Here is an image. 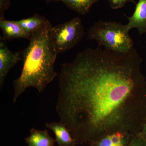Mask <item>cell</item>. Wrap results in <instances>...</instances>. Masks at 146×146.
I'll list each match as a JSON object with an SVG mask.
<instances>
[{
  "mask_svg": "<svg viewBox=\"0 0 146 146\" xmlns=\"http://www.w3.org/2000/svg\"><path fill=\"white\" fill-rule=\"evenodd\" d=\"M140 133L144 138L146 139V117L145 123H144Z\"/></svg>",
  "mask_w": 146,
  "mask_h": 146,
  "instance_id": "2e32d148",
  "label": "cell"
},
{
  "mask_svg": "<svg viewBox=\"0 0 146 146\" xmlns=\"http://www.w3.org/2000/svg\"><path fill=\"white\" fill-rule=\"evenodd\" d=\"M134 48L125 53L87 48L60 68L56 108L76 143L119 131L135 136L146 117V80Z\"/></svg>",
  "mask_w": 146,
  "mask_h": 146,
  "instance_id": "6da1fadb",
  "label": "cell"
},
{
  "mask_svg": "<svg viewBox=\"0 0 146 146\" xmlns=\"http://www.w3.org/2000/svg\"><path fill=\"white\" fill-rule=\"evenodd\" d=\"M50 28L33 32L31 35L29 46L22 50L23 69L13 83L14 103L27 88L34 87L39 93H42L58 76L54 70L58 54L49 37Z\"/></svg>",
  "mask_w": 146,
  "mask_h": 146,
  "instance_id": "7a4b0ae2",
  "label": "cell"
},
{
  "mask_svg": "<svg viewBox=\"0 0 146 146\" xmlns=\"http://www.w3.org/2000/svg\"><path fill=\"white\" fill-rule=\"evenodd\" d=\"M6 40L0 36V89L1 91L7 76L10 70L22 61V50L15 52L11 51Z\"/></svg>",
  "mask_w": 146,
  "mask_h": 146,
  "instance_id": "5b68a950",
  "label": "cell"
},
{
  "mask_svg": "<svg viewBox=\"0 0 146 146\" xmlns=\"http://www.w3.org/2000/svg\"><path fill=\"white\" fill-rule=\"evenodd\" d=\"M48 36L58 54L65 52L78 44L84 35L81 19L75 17L70 21L52 26L48 30Z\"/></svg>",
  "mask_w": 146,
  "mask_h": 146,
  "instance_id": "277c9868",
  "label": "cell"
},
{
  "mask_svg": "<svg viewBox=\"0 0 146 146\" xmlns=\"http://www.w3.org/2000/svg\"><path fill=\"white\" fill-rule=\"evenodd\" d=\"M128 146H146V139L139 133L133 136Z\"/></svg>",
  "mask_w": 146,
  "mask_h": 146,
  "instance_id": "4fadbf2b",
  "label": "cell"
},
{
  "mask_svg": "<svg viewBox=\"0 0 146 146\" xmlns=\"http://www.w3.org/2000/svg\"><path fill=\"white\" fill-rule=\"evenodd\" d=\"M126 25L117 21H98L88 30L87 38L96 41L98 46L118 53L133 48V41Z\"/></svg>",
  "mask_w": 146,
  "mask_h": 146,
  "instance_id": "3957f363",
  "label": "cell"
},
{
  "mask_svg": "<svg viewBox=\"0 0 146 146\" xmlns=\"http://www.w3.org/2000/svg\"><path fill=\"white\" fill-rule=\"evenodd\" d=\"M47 4L53 1H60L67 7L82 15L89 13L92 6L100 0H44Z\"/></svg>",
  "mask_w": 146,
  "mask_h": 146,
  "instance_id": "8fae6325",
  "label": "cell"
},
{
  "mask_svg": "<svg viewBox=\"0 0 146 146\" xmlns=\"http://www.w3.org/2000/svg\"><path fill=\"white\" fill-rule=\"evenodd\" d=\"M46 126L54 133L58 146H75L76 141L65 124L60 121L46 123Z\"/></svg>",
  "mask_w": 146,
  "mask_h": 146,
  "instance_id": "52a82bcc",
  "label": "cell"
},
{
  "mask_svg": "<svg viewBox=\"0 0 146 146\" xmlns=\"http://www.w3.org/2000/svg\"><path fill=\"white\" fill-rule=\"evenodd\" d=\"M0 28L5 40L11 41L13 39H25L29 40L30 38L16 21H8L5 18L0 20Z\"/></svg>",
  "mask_w": 146,
  "mask_h": 146,
  "instance_id": "ba28073f",
  "label": "cell"
},
{
  "mask_svg": "<svg viewBox=\"0 0 146 146\" xmlns=\"http://www.w3.org/2000/svg\"><path fill=\"white\" fill-rule=\"evenodd\" d=\"M28 146H54V141L46 130H40L32 128L25 138Z\"/></svg>",
  "mask_w": 146,
  "mask_h": 146,
  "instance_id": "30bf717a",
  "label": "cell"
},
{
  "mask_svg": "<svg viewBox=\"0 0 146 146\" xmlns=\"http://www.w3.org/2000/svg\"><path fill=\"white\" fill-rule=\"evenodd\" d=\"M16 22L30 36L31 33L36 31L52 26L47 18L37 13L31 17L23 18Z\"/></svg>",
  "mask_w": 146,
  "mask_h": 146,
  "instance_id": "9c48e42d",
  "label": "cell"
},
{
  "mask_svg": "<svg viewBox=\"0 0 146 146\" xmlns=\"http://www.w3.org/2000/svg\"><path fill=\"white\" fill-rule=\"evenodd\" d=\"M11 4V0H0V20L5 19V13Z\"/></svg>",
  "mask_w": 146,
  "mask_h": 146,
  "instance_id": "9a60e30c",
  "label": "cell"
},
{
  "mask_svg": "<svg viewBox=\"0 0 146 146\" xmlns=\"http://www.w3.org/2000/svg\"><path fill=\"white\" fill-rule=\"evenodd\" d=\"M110 6L113 9L122 8L127 3L133 2V0H108Z\"/></svg>",
  "mask_w": 146,
  "mask_h": 146,
  "instance_id": "5bb4252c",
  "label": "cell"
},
{
  "mask_svg": "<svg viewBox=\"0 0 146 146\" xmlns=\"http://www.w3.org/2000/svg\"><path fill=\"white\" fill-rule=\"evenodd\" d=\"M126 17L128 23L126 26L129 31L136 28L140 35L146 33V0H139L132 16Z\"/></svg>",
  "mask_w": 146,
  "mask_h": 146,
  "instance_id": "8992f818",
  "label": "cell"
},
{
  "mask_svg": "<svg viewBox=\"0 0 146 146\" xmlns=\"http://www.w3.org/2000/svg\"><path fill=\"white\" fill-rule=\"evenodd\" d=\"M128 134L114 132L104 136L98 141V146H125Z\"/></svg>",
  "mask_w": 146,
  "mask_h": 146,
  "instance_id": "7c38bea8",
  "label": "cell"
}]
</instances>
